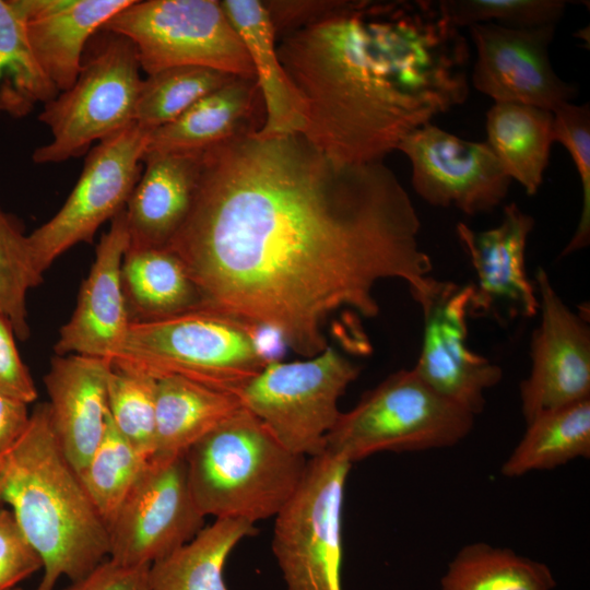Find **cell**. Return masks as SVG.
<instances>
[{"instance_id": "obj_13", "label": "cell", "mask_w": 590, "mask_h": 590, "mask_svg": "<svg viewBox=\"0 0 590 590\" xmlns=\"http://www.w3.org/2000/svg\"><path fill=\"white\" fill-rule=\"evenodd\" d=\"M203 522L185 455L152 457L107 527L108 558L125 566L151 565L189 542Z\"/></svg>"}, {"instance_id": "obj_11", "label": "cell", "mask_w": 590, "mask_h": 590, "mask_svg": "<svg viewBox=\"0 0 590 590\" xmlns=\"http://www.w3.org/2000/svg\"><path fill=\"white\" fill-rule=\"evenodd\" d=\"M149 132L132 123L97 142L60 210L28 235L40 274L80 243H91L102 224L126 208L141 176Z\"/></svg>"}, {"instance_id": "obj_24", "label": "cell", "mask_w": 590, "mask_h": 590, "mask_svg": "<svg viewBox=\"0 0 590 590\" xmlns=\"http://www.w3.org/2000/svg\"><path fill=\"white\" fill-rule=\"evenodd\" d=\"M241 406L236 394L180 376L157 378L155 450L152 457L184 456L194 442Z\"/></svg>"}, {"instance_id": "obj_28", "label": "cell", "mask_w": 590, "mask_h": 590, "mask_svg": "<svg viewBox=\"0 0 590 590\" xmlns=\"http://www.w3.org/2000/svg\"><path fill=\"white\" fill-rule=\"evenodd\" d=\"M590 456V399L546 411L527 423V430L502 467L517 477L552 470Z\"/></svg>"}, {"instance_id": "obj_3", "label": "cell", "mask_w": 590, "mask_h": 590, "mask_svg": "<svg viewBox=\"0 0 590 590\" xmlns=\"http://www.w3.org/2000/svg\"><path fill=\"white\" fill-rule=\"evenodd\" d=\"M2 505L43 560L35 590H55L62 576L78 580L108 558L107 526L59 446L48 403L35 406L24 435L0 456Z\"/></svg>"}, {"instance_id": "obj_30", "label": "cell", "mask_w": 590, "mask_h": 590, "mask_svg": "<svg viewBox=\"0 0 590 590\" xmlns=\"http://www.w3.org/2000/svg\"><path fill=\"white\" fill-rule=\"evenodd\" d=\"M555 585L545 564L484 542L463 546L441 578L442 590H552Z\"/></svg>"}, {"instance_id": "obj_33", "label": "cell", "mask_w": 590, "mask_h": 590, "mask_svg": "<svg viewBox=\"0 0 590 590\" xmlns=\"http://www.w3.org/2000/svg\"><path fill=\"white\" fill-rule=\"evenodd\" d=\"M157 378L129 363L111 359L107 380L108 413L118 433L140 453L155 450Z\"/></svg>"}, {"instance_id": "obj_1", "label": "cell", "mask_w": 590, "mask_h": 590, "mask_svg": "<svg viewBox=\"0 0 590 590\" xmlns=\"http://www.w3.org/2000/svg\"><path fill=\"white\" fill-rule=\"evenodd\" d=\"M421 222L382 162L339 164L303 134L252 133L203 152L190 213L166 248L213 309L312 357L338 315L368 350L377 284L420 287L433 269Z\"/></svg>"}, {"instance_id": "obj_34", "label": "cell", "mask_w": 590, "mask_h": 590, "mask_svg": "<svg viewBox=\"0 0 590 590\" xmlns=\"http://www.w3.org/2000/svg\"><path fill=\"white\" fill-rule=\"evenodd\" d=\"M43 282L30 244L20 224L0 208V312L11 322L15 337L30 335L26 294Z\"/></svg>"}, {"instance_id": "obj_37", "label": "cell", "mask_w": 590, "mask_h": 590, "mask_svg": "<svg viewBox=\"0 0 590 590\" xmlns=\"http://www.w3.org/2000/svg\"><path fill=\"white\" fill-rule=\"evenodd\" d=\"M43 568V560L32 546L13 512L0 507V579L13 589Z\"/></svg>"}, {"instance_id": "obj_38", "label": "cell", "mask_w": 590, "mask_h": 590, "mask_svg": "<svg viewBox=\"0 0 590 590\" xmlns=\"http://www.w3.org/2000/svg\"><path fill=\"white\" fill-rule=\"evenodd\" d=\"M0 394L25 403L37 398L31 373L23 363L15 344L10 320L0 312Z\"/></svg>"}, {"instance_id": "obj_18", "label": "cell", "mask_w": 590, "mask_h": 590, "mask_svg": "<svg viewBox=\"0 0 590 590\" xmlns=\"http://www.w3.org/2000/svg\"><path fill=\"white\" fill-rule=\"evenodd\" d=\"M534 219L516 203L504 208L502 223L476 232L458 223L457 235L476 274L470 306L472 314L486 315L497 306L510 317H532L539 310L535 283L526 270V247Z\"/></svg>"}, {"instance_id": "obj_23", "label": "cell", "mask_w": 590, "mask_h": 590, "mask_svg": "<svg viewBox=\"0 0 590 590\" xmlns=\"http://www.w3.org/2000/svg\"><path fill=\"white\" fill-rule=\"evenodd\" d=\"M222 7L248 54L264 106L260 137L302 133L306 104L286 74L278 56L276 32L259 0H224Z\"/></svg>"}, {"instance_id": "obj_17", "label": "cell", "mask_w": 590, "mask_h": 590, "mask_svg": "<svg viewBox=\"0 0 590 590\" xmlns=\"http://www.w3.org/2000/svg\"><path fill=\"white\" fill-rule=\"evenodd\" d=\"M128 247L123 209L110 221L109 229L96 246L76 307L59 331L56 355L115 357L131 323L121 284V263Z\"/></svg>"}, {"instance_id": "obj_20", "label": "cell", "mask_w": 590, "mask_h": 590, "mask_svg": "<svg viewBox=\"0 0 590 590\" xmlns=\"http://www.w3.org/2000/svg\"><path fill=\"white\" fill-rule=\"evenodd\" d=\"M203 152L143 155L144 172L125 208L128 248L167 247L192 208Z\"/></svg>"}, {"instance_id": "obj_22", "label": "cell", "mask_w": 590, "mask_h": 590, "mask_svg": "<svg viewBox=\"0 0 590 590\" xmlns=\"http://www.w3.org/2000/svg\"><path fill=\"white\" fill-rule=\"evenodd\" d=\"M266 118L255 76H234L174 121L149 132L145 153L203 152L258 133Z\"/></svg>"}, {"instance_id": "obj_29", "label": "cell", "mask_w": 590, "mask_h": 590, "mask_svg": "<svg viewBox=\"0 0 590 590\" xmlns=\"http://www.w3.org/2000/svg\"><path fill=\"white\" fill-rule=\"evenodd\" d=\"M58 93L33 54L21 0H0V115L24 118Z\"/></svg>"}, {"instance_id": "obj_10", "label": "cell", "mask_w": 590, "mask_h": 590, "mask_svg": "<svg viewBox=\"0 0 590 590\" xmlns=\"http://www.w3.org/2000/svg\"><path fill=\"white\" fill-rule=\"evenodd\" d=\"M352 463L324 450L308 458L274 517L272 552L287 590H342V509Z\"/></svg>"}, {"instance_id": "obj_2", "label": "cell", "mask_w": 590, "mask_h": 590, "mask_svg": "<svg viewBox=\"0 0 590 590\" xmlns=\"http://www.w3.org/2000/svg\"><path fill=\"white\" fill-rule=\"evenodd\" d=\"M276 49L306 104L300 134L339 164L382 162L469 95L468 42L433 0L346 1Z\"/></svg>"}, {"instance_id": "obj_8", "label": "cell", "mask_w": 590, "mask_h": 590, "mask_svg": "<svg viewBox=\"0 0 590 590\" xmlns=\"http://www.w3.org/2000/svg\"><path fill=\"white\" fill-rule=\"evenodd\" d=\"M102 30L128 38L146 75L203 67L255 76L246 48L215 0H131Z\"/></svg>"}, {"instance_id": "obj_43", "label": "cell", "mask_w": 590, "mask_h": 590, "mask_svg": "<svg viewBox=\"0 0 590 590\" xmlns=\"http://www.w3.org/2000/svg\"><path fill=\"white\" fill-rule=\"evenodd\" d=\"M11 590H22V589L19 588V587H15V588H13V589H11Z\"/></svg>"}, {"instance_id": "obj_40", "label": "cell", "mask_w": 590, "mask_h": 590, "mask_svg": "<svg viewBox=\"0 0 590 590\" xmlns=\"http://www.w3.org/2000/svg\"><path fill=\"white\" fill-rule=\"evenodd\" d=\"M149 567L125 566L106 558L62 590H150Z\"/></svg>"}, {"instance_id": "obj_39", "label": "cell", "mask_w": 590, "mask_h": 590, "mask_svg": "<svg viewBox=\"0 0 590 590\" xmlns=\"http://www.w3.org/2000/svg\"><path fill=\"white\" fill-rule=\"evenodd\" d=\"M276 35L322 22L337 13L346 1H263Z\"/></svg>"}, {"instance_id": "obj_15", "label": "cell", "mask_w": 590, "mask_h": 590, "mask_svg": "<svg viewBox=\"0 0 590 590\" xmlns=\"http://www.w3.org/2000/svg\"><path fill=\"white\" fill-rule=\"evenodd\" d=\"M541 320L532 333L531 370L520 384L526 423L539 414L590 399V328L553 287L547 273L535 274Z\"/></svg>"}, {"instance_id": "obj_16", "label": "cell", "mask_w": 590, "mask_h": 590, "mask_svg": "<svg viewBox=\"0 0 590 590\" xmlns=\"http://www.w3.org/2000/svg\"><path fill=\"white\" fill-rule=\"evenodd\" d=\"M556 24L511 28L494 23L469 27L476 49L472 84L495 103H516L554 111L570 103L577 87L555 73L548 46Z\"/></svg>"}, {"instance_id": "obj_26", "label": "cell", "mask_w": 590, "mask_h": 590, "mask_svg": "<svg viewBox=\"0 0 590 590\" xmlns=\"http://www.w3.org/2000/svg\"><path fill=\"white\" fill-rule=\"evenodd\" d=\"M486 143L507 175L528 194H535L555 142L553 113L530 105L495 103L486 114Z\"/></svg>"}, {"instance_id": "obj_21", "label": "cell", "mask_w": 590, "mask_h": 590, "mask_svg": "<svg viewBox=\"0 0 590 590\" xmlns=\"http://www.w3.org/2000/svg\"><path fill=\"white\" fill-rule=\"evenodd\" d=\"M131 0H21L25 32L58 92L76 80L91 38Z\"/></svg>"}, {"instance_id": "obj_19", "label": "cell", "mask_w": 590, "mask_h": 590, "mask_svg": "<svg viewBox=\"0 0 590 590\" xmlns=\"http://www.w3.org/2000/svg\"><path fill=\"white\" fill-rule=\"evenodd\" d=\"M110 366L108 358L55 355L44 377L52 429L78 474L87 464L106 428Z\"/></svg>"}, {"instance_id": "obj_41", "label": "cell", "mask_w": 590, "mask_h": 590, "mask_svg": "<svg viewBox=\"0 0 590 590\" xmlns=\"http://www.w3.org/2000/svg\"><path fill=\"white\" fill-rule=\"evenodd\" d=\"M30 418L27 403L0 394V456L21 439Z\"/></svg>"}, {"instance_id": "obj_25", "label": "cell", "mask_w": 590, "mask_h": 590, "mask_svg": "<svg viewBox=\"0 0 590 590\" xmlns=\"http://www.w3.org/2000/svg\"><path fill=\"white\" fill-rule=\"evenodd\" d=\"M121 284L130 322L164 319L202 307L198 287L168 248H128Z\"/></svg>"}, {"instance_id": "obj_32", "label": "cell", "mask_w": 590, "mask_h": 590, "mask_svg": "<svg viewBox=\"0 0 590 590\" xmlns=\"http://www.w3.org/2000/svg\"><path fill=\"white\" fill-rule=\"evenodd\" d=\"M234 76L191 66L174 67L146 75L140 90L134 123L146 131L163 127Z\"/></svg>"}, {"instance_id": "obj_36", "label": "cell", "mask_w": 590, "mask_h": 590, "mask_svg": "<svg viewBox=\"0 0 590 590\" xmlns=\"http://www.w3.org/2000/svg\"><path fill=\"white\" fill-rule=\"evenodd\" d=\"M554 141L569 152L582 187V209L577 228L562 257L578 251L590 239V108L566 103L553 111Z\"/></svg>"}, {"instance_id": "obj_35", "label": "cell", "mask_w": 590, "mask_h": 590, "mask_svg": "<svg viewBox=\"0 0 590 590\" xmlns=\"http://www.w3.org/2000/svg\"><path fill=\"white\" fill-rule=\"evenodd\" d=\"M451 23L461 28L494 23L511 28L557 24L565 12L564 0H437Z\"/></svg>"}, {"instance_id": "obj_7", "label": "cell", "mask_w": 590, "mask_h": 590, "mask_svg": "<svg viewBox=\"0 0 590 590\" xmlns=\"http://www.w3.org/2000/svg\"><path fill=\"white\" fill-rule=\"evenodd\" d=\"M475 415L444 398L413 368L401 369L341 413L327 435L326 450L352 464L381 451H422L464 439Z\"/></svg>"}, {"instance_id": "obj_5", "label": "cell", "mask_w": 590, "mask_h": 590, "mask_svg": "<svg viewBox=\"0 0 590 590\" xmlns=\"http://www.w3.org/2000/svg\"><path fill=\"white\" fill-rule=\"evenodd\" d=\"M256 329L201 307L164 319L131 322L113 359L155 378L180 376L237 396L272 361Z\"/></svg>"}, {"instance_id": "obj_6", "label": "cell", "mask_w": 590, "mask_h": 590, "mask_svg": "<svg viewBox=\"0 0 590 590\" xmlns=\"http://www.w3.org/2000/svg\"><path fill=\"white\" fill-rule=\"evenodd\" d=\"M133 44L99 30L86 46L74 83L43 105L38 116L51 140L32 155L36 164L79 157L99 142L134 123L143 79Z\"/></svg>"}, {"instance_id": "obj_12", "label": "cell", "mask_w": 590, "mask_h": 590, "mask_svg": "<svg viewBox=\"0 0 590 590\" xmlns=\"http://www.w3.org/2000/svg\"><path fill=\"white\" fill-rule=\"evenodd\" d=\"M423 312V340L413 369L433 390L473 415L485 405V392L503 377L502 368L468 345L473 284L426 278L410 291Z\"/></svg>"}, {"instance_id": "obj_31", "label": "cell", "mask_w": 590, "mask_h": 590, "mask_svg": "<svg viewBox=\"0 0 590 590\" xmlns=\"http://www.w3.org/2000/svg\"><path fill=\"white\" fill-rule=\"evenodd\" d=\"M149 460L118 433L108 413L102 440L79 473L88 497L107 527Z\"/></svg>"}, {"instance_id": "obj_42", "label": "cell", "mask_w": 590, "mask_h": 590, "mask_svg": "<svg viewBox=\"0 0 590 590\" xmlns=\"http://www.w3.org/2000/svg\"><path fill=\"white\" fill-rule=\"evenodd\" d=\"M0 590H7L5 587H4V585H3V582L1 581V579H0ZM10 590H11V589H10Z\"/></svg>"}, {"instance_id": "obj_4", "label": "cell", "mask_w": 590, "mask_h": 590, "mask_svg": "<svg viewBox=\"0 0 590 590\" xmlns=\"http://www.w3.org/2000/svg\"><path fill=\"white\" fill-rule=\"evenodd\" d=\"M201 514L256 523L275 517L299 485L308 458L285 448L246 408L185 453Z\"/></svg>"}, {"instance_id": "obj_14", "label": "cell", "mask_w": 590, "mask_h": 590, "mask_svg": "<svg viewBox=\"0 0 590 590\" xmlns=\"http://www.w3.org/2000/svg\"><path fill=\"white\" fill-rule=\"evenodd\" d=\"M397 150L411 162L414 191L430 205L475 215L492 211L508 193L511 178L486 142L463 140L429 122Z\"/></svg>"}, {"instance_id": "obj_9", "label": "cell", "mask_w": 590, "mask_h": 590, "mask_svg": "<svg viewBox=\"0 0 590 590\" xmlns=\"http://www.w3.org/2000/svg\"><path fill=\"white\" fill-rule=\"evenodd\" d=\"M359 371L328 345L305 361L272 359L237 396L285 448L311 458L326 450L327 435L342 413L339 399Z\"/></svg>"}, {"instance_id": "obj_27", "label": "cell", "mask_w": 590, "mask_h": 590, "mask_svg": "<svg viewBox=\"0 0 590 590\" xmlns=\"http://www.w3.org/2000/svg\"><path fill=\"white\" fill-rule=\"evenodd\" d=\"M244 519H215L189 542L149 567L150 590H228L223 569L244 539L257 534Z\"/></svg>"}]
</instances>
